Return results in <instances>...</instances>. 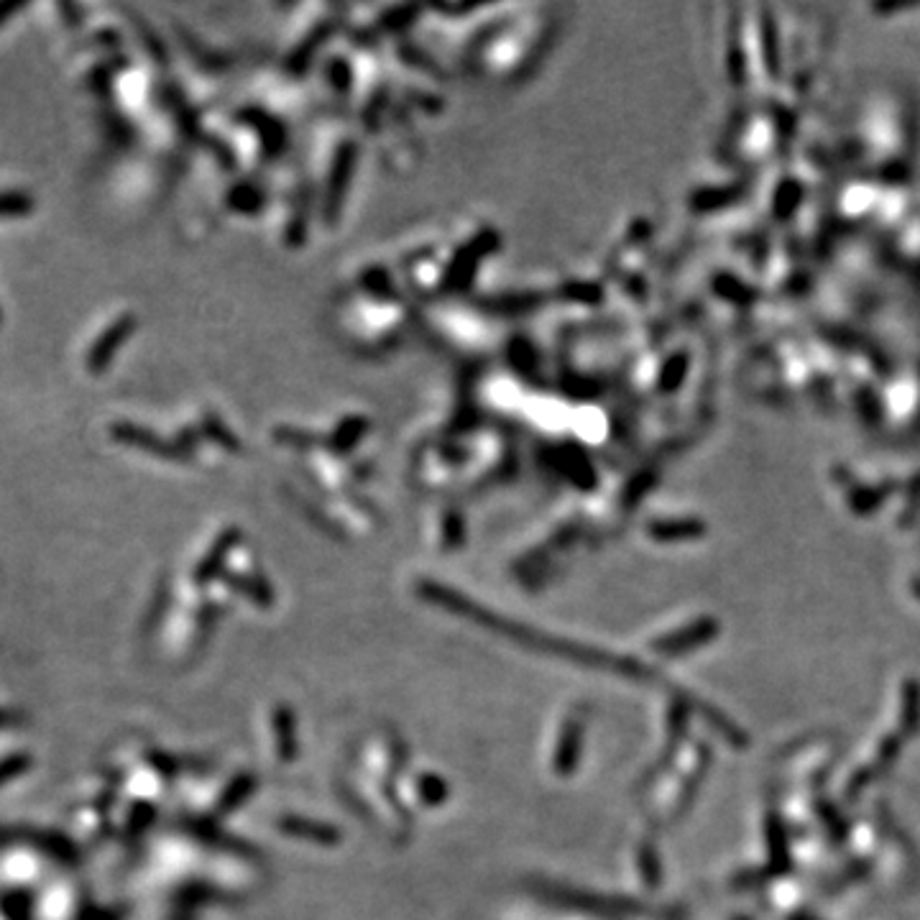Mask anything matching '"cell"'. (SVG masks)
Returning <instances> with one entry per match:
<instances>
[{
	"mask_svg": "<svg viewBox=\"0 0 920 920\" xmlns=\"http://www.w3.org/2000/svg\"><path fill=\"white\" fill-rule=\"evenodd\" d=\"M13 11H18V6H0V23H3V18Z\"/></svg>",
	"mask_w": 920,
	"mask_h": 920,
	"instance_id": "cell-2",
	"label": "cell"
},
{
	"mask_svg": "<svg viewBox=\"0 0 920 920\" xmlns=\"http://www.w3.org/2000/svg\"><path fill=\"white\" fill-rule=\"evenodd\" d=\"M34 207L29 195L23 192H0V218H16V215H26Z\"/></svg>",
	"mask_w": 920,
	"mask_h": 920,
	"instance_id": "cell-1",
	"label": "cell"
}]
</instances>
